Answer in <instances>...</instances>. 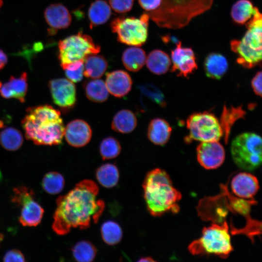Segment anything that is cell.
Returning a JSON list of instances; mask_svg holds the SVG:
<instances>
[{
  "label": "cell",
  "instance_id": "cell-1",
  "mask_svg": "<svg viewBox=\"0 0 262 262\" xmlns=\"http://www.w3.org/2000/svg\"><path fill=\"white\" fill-rule=\"evenodd\" d=\"M98 185L86 179L59 196L53 216V230L58 235H65L71 229H85L92 223H97L105 208L104 201L98 199Z\"/></svg>",
  "mask_w": 262,
  "mask_h": 262
},
{
  "label": "cell",
  "instance_id": "cell-2",
  "mask_svg": "<svg viewBox=\"0 0 262 262\" xmlns=\"http://www.w3.org/2000/svg\"><path fill=\"white\" fill-rule=\"evenodd\" d=\"M26 138L37 145H59L65 127L60 112L48 104L28 108L21 121Z\"/></svg>",
  "mask_w": 262,
  "mask_h": 262
},
{
  "label": "cell",
  "instance_id": "cell-3",
  "mask_svg": "<svg viewBox=\"0 0 262 262\" xmlns=\"http://www.w3.org/2000/svg\"><path fill=\"white\" fill-rule=\"evenodd\" d=\"M144 197L147 209L154 216L166 212L177 213L181 194L173 185L168 174L164 170L155 168L149 171L143 182Z\"/></svg>",
  "mask_w": 262,
  "mask_h": 262
},
{
  "label": "cell",
  "instance_id": "cell-4",
  "mask_svg": "<svg viewBox=\"0 0 262 262\" xmlns=\"http://www.w3.org/2000/svg\"><path fill=\"white\" fill-rule=\"evenodd\" d=\"M213 0H162L155 11L147 13L158 26L178 29L211 7Z\"/></svg>",
  "mask_w": 262,
  "mask_h": 262
},
{
  "label": "cell",
  "instance_id": "cell-5",
  "mask_svg": "<svg viewBox=\"0 0 262 262\" xmlns=\"http://www.w3.org/2000/svg\"><path fill=\"white\" fill-rule=\"evenodd\" d=\"M246 27L243 38L231 41L230 47L237 55V62L251 68L261 63L262 57V16L257 7Z\"/></svg>",
  "mask_w": 262,
  "mask_h": 262
},
{
  "label": "cell",
  "instance_id": "cell-6",
  "mask_svg": "<svg viewBox=\"0 0 262 262\" xmlns=\"http://www.w3.org/2000/svg\"><path fill=\"white\" fill-rule=\"evenodd\" d=\"M188 250L194 255L213 254L227 258L233 250L228 224L204 227L201 236L189 245Z\"/></svg>",
  "mask_w": 262,
  "mask_h": 262
},
{
  "label": "cell",
  "instance_id": "cell-7",
  "mask_svg": "<svg viewBox=\"0 0 262 262\" xmlns=\"http://www.w3.org/2000/svg\"><path fill=\"white\" fill-rule=\"evenodd\" d=\"M262 138L256 133L245 132L237 136L231 145V154L235 164L247 171L257 169L262 162Z\"/></svg>",
  "mask_w": 262,
  "mask_h": 262
},
{
  "label": "cell",
  "instance_id": "cell-8",
  "mask_svg": "<svg viewBox=\"0 0 262 262\" xmlns=\"http://www.w3.org/2000/svg\"><path fill=\"white\" fill-rule=\"evenodd\" d=\"M58 46V59L62 67L76 62L84 63L87 56L100 51L99 45L90 36L81 32L60 40Z\"/></svg>",
  "mask_w": 262,
  "mask_h": 262
},
{
  "label": "cell",
  "instance_id": "cell-9",
  "mask_svg": "<svg viewBox=\"0 0 262 262\" xmlns=\"http://www.w3.org/2000/svg\"><path fill=\"white\" fill-rule=\"evenodd\" d=\"M149 19L147 13L138 18L121 16L111 21V28L112 32L116 34L119 42L140 47L145 43L147 38Z\"/></svg>",
  "mask_w": 262,
  "mask_h": 262
},
{
  "label": "cell",
  "instance_id": "cell-10",
  "mask_svg": "<svg viewBox=\"0 0 262 262\" xmlns=\"http://www.w3.org/2000/svg\"><path fill=\"white\" fill-rule=\"evenodd\" d=\"M186 126L189 135L185 142L193 140L202 142L218 141L223 135L219 121L211 113L204 112L193 114L188 118Z\"/></svg>",
  "mask_w": 262,
  "mask_h": 262
},
{
  "label": "cell",
  "instance_id": "cell-11",
  "mask_svg": "<svg viewBox=\"0 0 262 262\" xmlns=\"http://www.w3.org/2000/svg\"><path fill=\"white\" fill-rule=\"evenodd\" d=\"M49 87L54 103L63 110L73 108L76 103V90L72 82L65 78L51 80Z\"/></svg>",
  "mask_w": 262,
  "mask_h": 262
},
{
  "label": "cell",
  "instance_id": "cell-12",
  "mask_svg": "<svg viewBox=\"0 0 262 262\" xmlns=\"http://www.w3.org/2000/svg\"><path fill=\"white\" fill-rule=\"evenodd\" d=\"M197 159L199 164L206 169H214L223 163L225 152L218 141L202 142L196 148Z\"/></svg>",
  "mask_w": 262,
  "mask_h": 262
},
{
  "label": "cell",
  "instance_id": "cell-13",
  "mask_svg": "<svg viewBox=\"0 0 262 262\" xmlns=\"http://www.w3.org/2000/svg\"><path fill=\"white\" fill-rule=\"evenodd\" d=\"M171 57L173 63L171 71L177 72L178 76L187 77L197 68L193 49L182 47L181 41H179L176 48L172 50Z\"/></svg>",
  "mask_w": 262,
  "mask_h": 262
},
{
  "label": "cell",
  "instance_id": "cell-14",
  "mask_svg": "<svg viewBox=\"0 0 262 262\" xmlns=\"http://www.w3.org/2000/svg\"><path fill=\"white\" fill-rule=\"evenodd\" d=\"M92 133L91 127L86 121L75 119L67 124L64 135L69 145L75 147H81L89 142Z\"/></svg>",
  "mask_w": 262,
  "mask_h": 262
},
{
  "label": "cell",
  "instance_id": "cell-15",
  "mask_svg": "<svg viewBox=\"0 0 262 262\" xmlns=\"http://www.w3.org/2000/svg\"><path fill=\"white\" fill-rule=\"evenodd\" d=\"M45 18L49 26V33L55 34L58 30L67 28L71 23V16L67 8L61 3L52 4L44 12Z\"/></svg>",
  "mask_w": 262,
  "mask_h": 262
},
{
  "label": "cell",
  "instance_id": "cell-16",
  "mask_svg": "<svg viewBox=\"0 0 262 262\" xmlns=\"http://www.w3.org/2000/svg\"><path fill=\"white\" fill-rule=\"evenodd\" d=\"M231 189L236 196L249 199L258 192L259 183L257 178L253 175L247 172H241L232 179Z\"/></svg>",
  "mask_w": 262,
  "mask_h": 262
},
{
  "label": "cell",
  "instance_id": "cell-17",
  "mask_svg": "<svg viewBox=\"0 0 262 262\" xmlns=\"http://www.w3.org/2000/svg\"><path fill=\"white\" fill-rule=\"evenodd\" d=\"M105 83L109 93L115 97L120 98L130 91L132 82L127 72L117 70L106 74Z\"/></svg>",
  "mask_w": 262,
  "mask_h": 262
},
{
  "label": "cell",
  "instance_id": "cell-18",
  "mask_svg": "<svg viewBox=\"0 0 262 262\" xmlns=\"http://www.w3.org/2000/svg\"><path fill=\"white\" fill-rule=\"evenodd\" d=\"M27 90V74L24 72L18 77L11 76L8 81L2 85L0 93L5 98H15L24 102Z\"/></svg>",
  "mask_w": 262,
  "mask_h": 262
},
{
  "label": "cell",
  "instance_id": "cell-19",
  "mask_svg": "<svg viewBox=\"0 0 262 262\" xmlns=\"http://www.w3.org/2000/svg\"><path fill=\"white\" fill-rule=\"evenodd\" d=\"M171 131V126L165 120L156 118L150 121L147 135L149 141L154 144L163 146L169 140Z\"/></svg>",
  "mask_w": 262,
  "mask_h": 262
},
{
  "label": "cell",
  "instance_id": "cell-20",
  "mask_svg": "<svg viewBox=\"0 0 262 262\" xmlns=\"http://www.w3.org/2000/svg\"><path fill=\"white\" fill-rule=\"evenodd\" d=\"M19 222L25 227H36L41 222L44 210L34 199L24 203L21 206Z\"/></svg>",
  "mask_w": 262,
  "mask_h": 262
},
{
  "label": "cell",
  "instance_id": "cell-21",
  "mask_svg": "<svg viewBox=\"0 0 262 262\" xmlns=\"http://www.w3.org/2000/svg\"><path fill=\"white\" fill-rule=\"evenodd\" d=\"M229 67L228 61L223 55L211 53L205 58L204 68L206 75L213 79H221Z\"/></svg>",
  "mask_w": 262,
  "mask_h": 262
},
{
  "label": "cell",
  "instance_id": "cell-22",
  "mask_svg": "<svg viewBox=\"0 0 262 262\" xmlns=\"http://www.w3.org/2000/svg\"><path fill=\"white\" fill-rule=\"evenodd\" d=\"M111 8L105 0H95L88 8V17L90 29L106 22L111 16Z\"/></svg>",
  "mask_w": 262,
  "mask_h": 262
},
{
  "label": "cell",
  "instance_id": "cell-23",
  "mask_svg": "<svg viewBox=\"0 0 262 262\" xmlns=\"http://www.w3.org/2000/svg\"><path fill=\"white\" fill-rule=\"evenodd\" d=\"M146 65L152 73L162 75L168 70L171 60L168 55L160 49H154L146 57Z\"/></svg>",
  "mask_w": 262,
  "mask_h": 262
},
{
  "label": "cell",
  "instance_id": "cell-24",
  "mask_svg": "<svg viewBox=\"0 0 262 262\" xmlns=\"http://www.w3.org/2000/svg\"><path fill=\"white\" fill-rule=\"evenodd\" d=\"M145 51L139 47L133 46L126 49L122 55V61L125 68L132 72L140 70L146 63Z\"/></svg>",
  "mask_w": 262,
  "mask_h": 262
},
{
  "label": "cell",
  "instance_id": "cell-25",
  "mask_svg": "<svg viewBox=\"0 0 262 262\" xmlns=\"http://www.w3.org/2000/svg\"><path fill=\"white\" fill-rule=\"evenodd\" d=\"M137 118L130 110L123 109L118 112L113 117L112 129L117 132L128 133L132 131L137 126Z\"/></svg>",
  "mask_w": 262,
  "mask_h": 262
},
{
  "label": "cell",
  "instance_id": "cell-26",
  "mask_svg": "<svg viewBox=\"0 0 262 262\" xmlns=\"http://www.w3.org/2000/svg\"><path fill=\"white\" fill-rule=\"evenodd\" d=\"M83 64V76L93 79L101 77L108 67V63L105 58L97 54L87 56Z\"/></svg>",
  "mask_w": 262,
  "mask_h": 262
},
{
  "label": "cell",
  "instance_id": "cell-27",
  "mask_svg": "<svg viewBox=\"0 0 262 262\" xmlns=\"http://www.w3.org/2000/svg\"><path fill=\"white\" fill-rule=\"evenodd\" d=\"M96 177L99 183L106 188L115 187L118 183L119 172L114 164L107 163L100 165L96 171Z\"/></svg>",
  "mask_w": 262,
  "mask_h": 262
},
{
  "label": "cell",
  "instance_id": "cell-28",
  "mask_svg": "<svg viewBox=\"0 0 262 262\" xmlns=\"http://www.w3.org/2000/svg\"><path fill=\"white\" fill-rule=\"evenodd\" d=\"M85 92L88 99L96 103L106 101L109 93L105 82L99 79L88 82L85 86Z\"/></svg>",
  "mask_w": 262,
  "mask_h": 262
},
{
  "label": "cell",
  "instance_id": "cell-29",
  "mask_svg": "<svg viewBox=\"0 0 262 262\" xmlns=\"http://www.w3.org/2000/svg\"><path fill=\"white\" fill-rule=\"evenodd\" d=\"M255 9L249 0H238L231 8L232 18L238 24H244L252 17Z\"/></svg>",
  "mask_w": 262,
  "mask_h": 262
},
{
  "label": "cell",
  "instance_id": "cell-30",
  "mask_svg": "<svg viewBox=\"0 0 262 262\" xmlns=\"http://www.w3.org/2000/svg\"><path fill=\"white\" fill-rule=\"evenodd\" d=\"M23 142L21 133L15 128L7 127L0 132V144L6 150H17L22 146Z\"/></svg>",
  "mask_w": 262,
  "mask_h": 262
},
{
  "label": "cell",
  "instance_id": "cell-31",
  "mask_svg": "<svg viewBox=\"0 0 262 262\" xmlns=\"http://www.w3.org/2000/svg\"><path fill=\"white\" fill-rule=\"evenodd\" d=\"M97 250L95 246L87 240H81L72 248V255L79 262H91L96 257Z\"/></svg>",
  "mask_w": 262,
  "mask_h": 262
},
{
  "label": "cell",
  "instance_id": "cell-32",
  "mask_svg": "<svg viewBox=\"0 0 262 262\" xmlns=\"http://www.w3.org/2000/svg\"><path fill=\"white\" fill-rule=\"evenodd\" d=\"M100 233L103 241L110 246L118 244L123 236L121 227L117 223L113 220L106 221L102 224Z\"/></svg>",
  "mask_w": 262,
  "mask_h": 262
},
{
  "label": "cell",
  "instance_id": "cell-33",
  "mask_svg": "<svg viewBox=\"0 0 262 262\" xmlns=\"http://www.w3.org/2000/svg\"><path fill=\"white\" fill-rule=\"evenodd\" d=\"M246 113L241 107L227 108L225 106L221 117L220 122L223 130L225 140L228 141L231 127L234 122L239 118L243 117Z\"/></svg>",
  "mask_w": 262,
  "mask_h": 262
},
{
  "label": "cell",
  "instance_id": "cell-34",
  "mask_svg": "<svg viewBox=\"0 0 262 262\" xmlns=\"http://www.w3.org/2000/svg\"><path fill=\"white\" fill-rule=\"evenodd\" d=\"M41 185L44 190L48 194L55 195L60 193L65 186V179L63 175L57 172H49L42 179Z\"/></svg>",
  "mask_w": 262,
  "mask_h": 262
},
{
  "label": "cell",
  "instance_id": "cell-35",
  "mask_svg": "<svg viewBox=\"0 0 262 262\" xmlns=\"http://www.w3.org/2000/svg\"><path fill=\"white\" fill-rule=\"evenodd\" d=\"M121 150L119 142L112 136L104 138L100 144V154L104 160L116 158L120 154Z\"/></svg>",
  "mask_w": 262,
  "mask_h": 262
},
{
  "label": "cell",
  "instance_id": "cell-36",
  "mask_svg": "<svg viewBox=\"0 0 262 262\" xmlns=\"http://www.w3.org/2000/svg\"><path fill=\"white\" fill-rule=\"evenodd\" d=\"M34 198L35 194L32 189L25 186H19L13 189L11 201L21 207L26 202Z\"/></svg>",
  "mask_w": 262,
  "mask_h": 262
},
{
  "label": "cell",
  "instance_id": "cell-37",
  "mask_svg": "<svg viewBox=\"0 0 262 262\" xmlns=\"http://www.w3.org/2000/svg\"><path fill=\"white\" fill-rule=\"evenodd\" d=\"M110 7L115 12L120 14L130 11L133 4V0H109Z\"/></svg>",
  "mask_w": 262,
  "mask_h": 262
},
{
  "label": "cell",
  "instance_id": "cell-38",
  "mask_svg": "<svg viewBox=\"0 0 262 262\" xmlns=\"http://www.w3.org/2000/svg\"><path fill=\"white\" fill-rule=\"evenodd\" d=\"M3 260L5 262L26 261L25 257L21 251L16 249L9 250L4 255Z\"/></svg>",
  "mask_w": 262,
  "mask_h": 262
},
{
  "label": "cell",
  "instance_id": "cell-39",
  "mask_svg": "<svg viewBox=\"0 0 262 262\" xmlns=\"http://www.w3.org/2000/svg\"><path fill=\"white\" fill-rule=\"evenodd\" d=\"M84 66L83 65L74 70H65L67 78L73 82H79L83 78Z\"/></svg>",
  "mask_w": 262,
  "mask_h": 262
},
{
  "label": "cell",
  "instance_id": "cell-40",
  "mask_svg": "<svg viewBox=\"0 0 262 262\" xmlns=\"http://www.w3.org/2000/svg\"><path fill=\"white\" fill-rule=\"evenodd\" d=\"M162 0H138L141 7L148 13L156 10L160 6Z\"/></svg>",
  "mask_w": 262,
  "mask_h": 262
},
{
  "label": "cell",
  "instance_id": "cell-41",
  "mask_svg": "<svg viewBox=\"0 0 262 262\" xmlns=\"http://www.w3.org/2000/svg\"><path fill=\"white\" fill-rule=\"evenodd\" d=\"M262 72L258 71L251 81V86L255 93L260 97L262 96Z\"/></svg>",
  "mask_w": 262,
  "mask_h": 262
},
{
  "label": "cell",
  "instance_id": "cell-42",
  "mask_svg": "<svg viewBox=\"0 0 262 262\" xmlns=\"http://www.w3.org/2000/svg\"><path fill=\"white\" fill-rule=\"evenodd\" d=\"M8 61V58L6 54L0 49V70L3 68Z\"/></svg>",
  "mask_w": 262,
  "mask_h": 262
},
{
  "label": "cell",
  "instance_id": "cell-43",
  "mask_svg": "<svg viewBox=\"0 0 262 262\" xmlns=\"http://www.w3.org/2000/svg\"><path fill=\"white\" fill-rule=\"evenodd\" d=\"M152 258L150 257H145L141 258L140 260H138V262H155Z\"/></svg>",
  "mask_w": 262,
  "mask_h": 262
},
{
  "label": "cell",
  "instance_id": "cell-44",
  "mask_svg": "<svg viewBox=\"0 0 262 262\" xmlns=\"http://www.w3.org/2000/svg\"><path fill=\"white\" fill-rule=\"evenodd\" d=\"M2 173H1V172L0 170V181H1L2 180Z\"/></svg>",
  "mask_w": 262,
  "mask_h": 262
},
{
  "label": "cell",
  "instance_id": "cell-45",
  "mask_svg": "<svg viewBox=\"0 0 262 262\" xmlns=\"http://www.w3.org/2000/svg\"><path fill=\"white\" fill-rule=\"evenodd\" d=\"M2 0H0V8L2 5Z\"/></svg>",
  "mask_w": 262,
  "mask_h": 262
},
{
  "label": "cell",
  "instance_id": "cell-46",
  "mask_svg": "<svg viewBox=\"0 0 262 262\" xmlns=\"http://www.w3.org/2000/svg\"><path fill=\"white\" fill-rule=\"evenodd\" d=\"M1 239H2V235L0 234V241L1 240Z\"/></svg>",
  "mask_w": 262,
  "mask_h": 262
},
{
  "label": "cell",
  "instance_id": "cell-47",
  "mask_svg": "<svg viewBox=\"0 0 262 262\" xmlns=\"http://www.w3.org/2000/svg\"><path fill=\"white\" fill-rule=\"evenodd\" d=\"M1 86H2V83H1V82L0 81V89L1 87Z\"/></svg>",
  "mask_w": 262,
  "mask_h": 262
}]
</instances>
